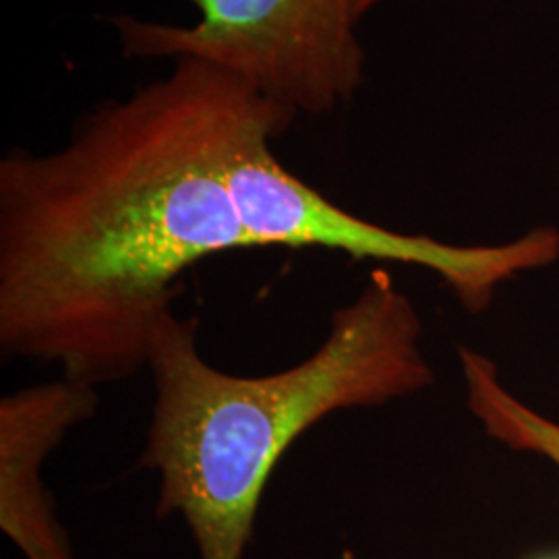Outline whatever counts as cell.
<instances>
[{
  "mask_svg": "<svg viewBox=\"0 0 559 559\" xmlns=\"http://www.w3.org/2000/svg\"><path fill=\"white\" fill-rule=\"evenodd\" d=\"M295 115L212 60L182 57L102 100L48 154L0 160V348L92 385L135 376L200 261L258 249L228 166Z\"/></svg>",
  "mask_w": 559,
  "mask_h": 559,
  "instance_id": "cell-1",
  "label": "cell"
},
{
  "mask_svg": "<svg viewBox=\"0 0 559 559\" xmlns=\"http://www.w3.org/2000/svg\"><path fill=\"white\" fill-rule=\"evenodd\" d=\"M423 321L388 270L340 307L318 350L260 378L201 357L198 320L164 316L145 369L154 408L140 466L158 475V519L180 514L201 559H242L265 485L307 429L338 411L371 408L433 383Z\"/></svg>",
  "mask_w": 559,
  "mask_h": 559,
  "instance_id": "cell-2",
  "label": "cell"
},
{
  "mask_svg": "<svg viewBox=\"0 0 559 559\" xmlns=\"http://www.w3.org/2000/svg\"><path fill=\"white\" fill-rule=\"evenodd\" d=\"M193 25L108 17L129 59L212 60L295 117H328L365 80L350 0H187Z\"/></svg>",
  "mask_w": 559,
  "mask_h": 559,
  "instance_id": "cell-3",
  "label": "cell"
},
{
  "mask_svg": "<svg viewBox=\"0 0 559 559\" xmlns=\"http://www.w3.org/2000/svg\"><path fill=\"white\" fill-rule=\"evenodd\" d=\"M272 135L247 141L228 166L240 222L258 249L320 247L355 260L417 265L440 276L471 313L485 311L503 282L559 260V233L540 226L503 245H450L402 235L342 210L286 170Z\"/></svg>",
  "mask_w": 559,
  "mask_h": 559,
  "instance_id": "cell-4",
  "label": "cell"
},
{
  "mask_svg": "<svg viewBox=\"0 0 559 559\" xmlns=\"http://www.w3.org/2000/svg\"><path fill=\"white\" fill-rule=\"evenodd\" d=\"M98 404L96 385L67 376L0 400V526L27 559H78L41 468Z\"/></svg>",
  "mask_w": 559,
  "mask_h": 559,
  "instance_id": "cell-5",
  "label": "cell"
},
{
  "mask_svg": "<svg viewBox=\"0 0 559 559\" xmlns=\"http://www.w3.org/2000/svg\"><path fill=\"white\" fill-rule=\"evenodd\" d=\"M468 408L491 440L510 450L539 454L559 468V423L514 399L498 378V367L471 348H460Z\"/></svg>",
  "mask_w": 559,
  "mask_h": 559,
  "instance_id": "cell-6",
  "label": "cell"
},
{
  "mask_svg": "<svg viewBox=\"0 0 559 559\" xmlns=\"http://www.w3.org/2000/svg\"><path fill=\"white\" fill-rule=\"evenodd\" d=\"M381 0H350L353 7V15L355 20L360 21L376 4H380Z\"/></svg>",
  "mask_w": 559,
  "mask_h": 559,
  "instance_id": "cell-7",
  "label": "cell"
},
{
  "mask_svg": "<svg viewBox=\"0 0 559 559\" xmlns=\"http://www.w3.org/2000/svg\"><path fill=\"white\" fill-rule=\"evenodd\" d=\"M533 559H559V554L558 551H551V554H543V556Z\"/></svg>",
  "mask_w": 559,
  "mask_h": 559,
  "instance_id": "cell-8",
  "label": "cell"
}]
</instances>
